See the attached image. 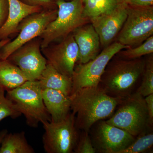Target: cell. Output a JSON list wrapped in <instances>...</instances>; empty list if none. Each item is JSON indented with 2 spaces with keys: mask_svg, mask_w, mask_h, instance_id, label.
I'll return each mask as SVG.
<instances>
[{
  "mask_svg": "<svg viewBox=\"0 0 153 153\" xmlns=\"http://www.w3.org/2000/svg\"><path fill=\"white\" fill-rule=\"evenodd\" d=\"M69 98L76 128L87 132L98 121L110 117L122 99L109 96L97 85L80 88Z\"/></svg>",
  "mask_w": 153,
  "mask_h": 153,
  "instance_id": "1",
  "label": "cell"
},
{
  "mask_svg": "<svg viewBox=\"0 0 153 153\" xmlns=\"http://www.w3.org/2000/svg\"><path fill=\"white\" fill-rule=\"evenodd\" d=\"M146 64V60L141 57L113 59L107 65L97 86L109 96L125 98L136 91Z\"/></svg>",
  "mask_w": 153,
  "mask_h": 153,
  "instance_id": "2",
  "label": "cell"
},
{
  "mask_svg": "<svg viewBox=\"0 0 153 153\" xmlns=\"http://www.w3.org/2000/svg\"><path fill=\"white\" fill-rule=\"evenodd\" d=\"M55 1L58 7L57 17L39 37L41 39V48L62 40L77 28L90 23L83 13L82 0Z\"/></svg>",
  "mask_w": 153,
  "mask_h": 153,
  "instance_id": "3",
  "label": "cell"
},
{
  "mask_svg": "<svg viewBox=\"0 0 153 153\" xmlns=\"http://www.w3.org/2000/svg\"><path fill=\"white\" fill-rule=\"evenodd\" d=\"M7 92L6 97L25 116L27 125L35 128L40 123L51 121V117L44 105L42 88L38 80H28Z\"/></svg>",
  "mask_w": 153,
  "mask_h": 153,
  "instance_id": "4",
  "label": "cell"
},
{
  "mask_svg": "<svg viewBox=\"0 0 153 153\" xmlns=\"http://www.w3.org/2000/svg\"><path fill=\"white\" fill-rule=\"evenodd\" d=\"M106 121L134 137L153 129L149 121L145 97L136 92L122 99Z\"/></svg>",
  "mask_w": 153,
  "mask_h": 153,
  "instance_id": "5",
  "label": "cell"
},
{
  "mask_svg": "<svg viewBox=\"0 0 153 153\" xmlns=\"http://www.w3.org/2000/svg\"><path fill=\"white\" fill-rule=\"evenodd\" d=\"M42 124L45 131L42 141L46 153H74L79 135L74 114L71 111L63 120L46 122Z\"/></svg>",
  "mask_w": 153,
  "mask_h": 153,
  "instance_id": "6",
  "label": "cell"
},
{
  "mask_svg": "<svg viewBox=\"0 0 153 153\" xmlns=\"http://www.w3.org/2000/svg\"><path fill=\"white\" fill-rule=\"evenodd\" d=\"M152 36L153 6L140 7L128 4L127 16L118 34L117 42L133 48Z\"/></svg>",
  "mask_w": 153,
  "mask_h": 153,
  "instance_id": "7",
  "label": "cell"
},
{
  "mask_svg": "<svg viewBox=\"0 0 153 153\" xmlns=\"http://www.w3.org/2000/svg\"><path fill=\"white\" fill-rule=\"evenodd\" d=\"M129 48L117 41L104 48L93 60L84 64L76 63L72 76L71 95L82 88L97 86L109 61L121 50Z\"/></svg>",
  "mask_w": 153,
  "mask_h": 153,
  "instance_id": "8",
  "label": "cell"
},
{
  "mask_svg": "<svg viewBox=\"0 0 153 153\" xmlns=\"http://www.w3.org/2000/svg\"><path fill=\"white\" fill-rule=\"evenodd\" d=\"M58 9L44 10L25 18L18 27L19 35L0 49V59L5 60L19 47L40 37L47 26L57 17Z\"/></svg>",
  "mask_w": 153,
  "mask_h": 153,
  "instance_id": "9",
  "label": "cell"
},
{
  "mask_svg": "<svg viewBox=\"0 0 153 153\" xmlns=\"http://www.w3.org/2000/svg\"><path fill=\"white\" fill-rule=\"evenodd\" d=\"M96 153H119L129 146L135 137L106 121H98L89 131Z\"/></svg>",
  "mask_w": 153,
  "mask_h": 153,
  "instance_id": "10",
  "label": "cell"
},
{
  "mask_svg": "<svg viewBox=\"0 0 153 153\" xmlns=\"http://www.w3.org/2000/svg\"><path fill=\"white\" fill-rule=\"evenodd\" d=\"M41 39L34 38L14 51L7 58L19 67L28 80H38L47 64L41 52Z\"/></svg>",
  "mask_w": 153,
  "mask_h": 153,
  "instance_id": "11",
  "label": "cell"
},
{
  "mask_svg": "<svg viewBox=\"0 0 153 153\" xmlns=\"http://www.w3.org/2000/svg\"><path fill=\"white\" fill-rule=\"evenodd\" d=\"M41 52L47 63L61 74L72 78L79 56L78 47L72 33L41 48Z\"/></svg>",
  "mask_w": 153,
  "mask_h": 153,
  "instance_id": "12",
  "label": "cell"
},
{
  "mask_svg": "<svg viewBox=\"0 0 153 153\" xmlns=\"http://www.w3.org/2000/svg\"><path fill=\"white\" fill-rule=\"evenodd\" d=\"M127 4H118L109 13L91 19L103 49L112 44L120 32L127 16Z\"/></svg>",
  "mask_w": 153,
  "mask_h": 153,
  "instance_id": "13",
  "label": "cell"
},
{
  "mask_svg": "<svg viewBox=\"0 0 153 153\" xmlns=\"http://www.w3.org/2000/svg\"><path fill=\"white\" fill-rule=\"evenodd\" d=\"M79 50L78 64H84L93 60L99 54V36L91 23L79 27L72 33Z\"/></svg>",
  "mask_w": 153,
  "mask_h": 153,
  "instance_id": "14",
  "label": "cell"
},
{
  "mask_svg": "<svg viewBox=\"0 0 153 153\" xmlns=\"http://www.w3.org/2000/svg\"><path fill=\"white\" fill-rule=\"evenodd\" d=\"M9 12L4 25L0 28V41L18 33L19 24L26 17L43 10L41 7L28 5L20 0H8Z\"/></svg>",
  "mask_w": 153,
  "mask_h": 153,
  "instance_id": "15",
  "label": "cell"
},
{
  "mask_svg": "<svg viewBox=\"0 0 153 153\" xmlns=\"http://www.w3.org/2000/svg\"><path fill=\"white\" fill-rule=\"evenodd\" d=\"M44 105L51 117V121L57 122L64 119L71 112L69 96L55 89H42Z\"/></svg>",
  "mask_w": 153,
  "mask_h": 153,
  "instance_id": "16",
  "label": "cell"
},
{
  "mask_svg": "<svg viewBox=\"0 0 153 153\" xmlns=\"http://www.w3.org/2000/svg\"><path fill=\"white\" fill-rule=\"evenodd\" d=\"M42 89H55L70 96L72 88V78L63 75L47 63L38 80Z\"/></svg>",
  "mask_w": 153,
  "mask_h": 153,
  "instance_id": "17",
  "label": "cell"
},
{
  "mask_svg": "<svg viewBox=\"0 0 153 153\" xmlns=\"http://www.w3.org/2000/svg\"><path fill=\"white\" fill-rule=\"evenodd\" d=\"M19 67L7 59H0V88L12 90L28 81Z\"/></svg>",
  "mask_w": 153,
  "mask_h": 153,
  "instance_id": "18",
  "label": "cell"
},
{
  "mask_svg": "<svg viewBox=\"0 0 153 153\" xmlns=\"http://www.w3.org/2000/svg\"><path fill=\"white\" fill-rule=\"evenodd\" d=\"M34 153V149L28 143L25 131L7 134L0 148V153Z\"/></svg>",
  "mask_w": 153,
  "mask_h": 153,
  "instance_id": "19",
  "label": "cell"
},
{
  "mask_svg": "<svg viewBox=\"0 0 153 153\" xmlns=\"http://www.w3.org/2000/svg\"><path fill=\"white\" fill-rule=\"evenodd\" d=\"M82 2L83 13L90 21L112 11L118 4L116 0H82Z\"/></svg>",
  "mask_w": 153,
  "mask_h": 153,
  "instance_id": "20",
  "label": "cell"
},
{
  "mask_svg": "<svg viewBox=\"0 0 153 153\" xmlns=\"http://www.w3.org/2000/svg\"><path fill=\"white\" fill-rule=\"evenodd\" d=\"M153 146V129H150L135 137L133 142L119 153H145L152 149Z\"/></svg>",
  "mask_w": 153,
  "mask_h": 153,
  "instance_id": "21",
  "label": "cell"
},
{
  "mask_svg": "<svg viewBox=\"0 0 153 153\" xmlns=\"http://www.w3.org/2000/svg\"><path fill=\"white\" fill-rule=\"evenodd\" d=\"M153 36L148 38L142 44L133 48H129L118 52V56L125 59H137L144 55L152 54Z\"/></svg>",
  "mask_w": 153,
  "mask_h": 153,
  "instance_id": "22",
  "label": "cell"
},
{
  "mask_svg": "<svg viewBox=\"0 0 153 153\" xmlns=\"http://www.w3.org/2000/svg\"><path fill=\"white\" fill-rule=\"evenodd\" d=\"M136 92L146 97L153 94V57L151 55L146 60L142 81Z\"/></svg>",
  "mask_w": 153,
  "mask_h": 153,
  "instance_id": "23",
  "label": "cell"
},
{
  "mask_svg": "<svg viewBox=\"0 0 153 153\" xmlns=\"http://www.w3.org/2000/svg\"><path fill=\"white\" fill-rule=\"evenodd\" d=\"M5 91L0 88V121L7 117L16 119L22 115L13 102L5 95Z\"/></svg>",
  "mask_w": 153,
  "mask_h": 153,
  "instance_id": "24",
  "label": "cell"
},
{
  "mask_svg": "<svg viewBox=\"0 0 153 153\" xmlns=\"http://www.w3.org/2000/svg\"><path fill=\"white\" fill-rule=\"evenodd\" d=\"M74 153H96L95 148L94 147L91 141L89 132L82 131L81 134H79Z\"/></svg>",
  "mask_w": 153,
  "mask_h": 153,
  "instance_id": "25",
  "label": "cell"
},
{
  "mask_svg": "<svg viewBox=\"0 0 153 153\" xmlns=\"http://www.w3.org/2000/svg\"><path fill=\"white\" fill-rule=\"evenodd\" d=\"M28 5L39 7L44 10L58 9L55 0H20Z\"/></svg>",
  "mask_w": 153,
  "mask_h": 153,
  "instance_id": "26",
  "label": "cell"
},
{
  "mask_svg": "<svg viewBox=\"0 0 153 153\" xmlns=\"http://www.w3.org/2000/svg\"><path fill=\"white\" fill-rule=\"evenodd\" d=\"M8 12V1L0 0V28L5 23L7 19Z\"/></svg>",
  "mask_w": 153,
  "mask_h": 153,
  "instance_id": "27",
  "label": "cell"
},
{
  "mask_svg": "<svg viewBox=\"0 0 153 153\" xmlns=\"http://www.w3.org/2000/svg\"><path fill=\"white\" fill-rule=\"evenodd\" d=\"M145 101L146 105L149 121L152 127L153 126V94H149L145 97Z\"/></svg>",
  "mask_w": 153,
  "mask_h": 153,
  "instance_id": "28",
  "label": "cell"
},
{
  "mask_svg": "<svg viewBox=\"0 0 153 153\" xmlns=\"http://www.w3.org/2000/svg\"><path fill=\"white\" fill-rule=\"evenodd\" d=\"M128 4L133 7H153V0H131Z\"/></svg>",
  "mask_w": 153,
  "mask_h": 153,
  "instance_id": "29",
  "label": "cell"
},
{
  "mask_svg": "<svg viewBox=\"0 0 153 153\" xmlns=\"http://www.w3.org/2000/svg\"><path fill=\"white\" fill-rule=\"evenodd\" d=\"M7 133V130L5 129L0 131V148H1V145L3 139H4Z\"/></svg>",
  "mask_w": 153,
  "mask_h": 153,
  "instance_id": "30",
  "label": "cell"
},
{
  "mask_svg": "<svg viewBox=\"0 0 153 153\" xmlns=\"http://www.w3.org/2000/svg\"><path fill=\"white\" fill-rule=\"evenodd\" d=\"M11 41V38H7V39H4V40H1L0 41V49H1L4 45L7 44L9 42Z\"/></svg>",
  "mask_w": 153,
  "mask_h": 153,
  "instance_id": "31",
  "label": "cell"
},
{
  "mask_svg": "<svg viewBox=\"0 0 153 153\" xmlns=\"http://www.w3.org/2000/svg\"><path fill=\"white\" fill-rule=\"evenodd\" d=\"M118 4L120 3H126L127 4L131 1V0H116Z\"/></svg>",
  "mask_w": 153,
  "mask_h": 153,
  "instance_id": "32",
  "label": "cell"
},
{
  "mask_svg": "<svg viewBox=\"0 0 153 153\" xmlns=\"http://www.w3.org/2000/svg\"><path fill=\"white\" fill-rule=\"evenodd\" d=\"M64 1H71V0H64Z\"/></svg>",
  "mask_w": 153,
  "mask_h": 153,
  "instance_id": "33",
  "label": "cell"
}]
</instances>
